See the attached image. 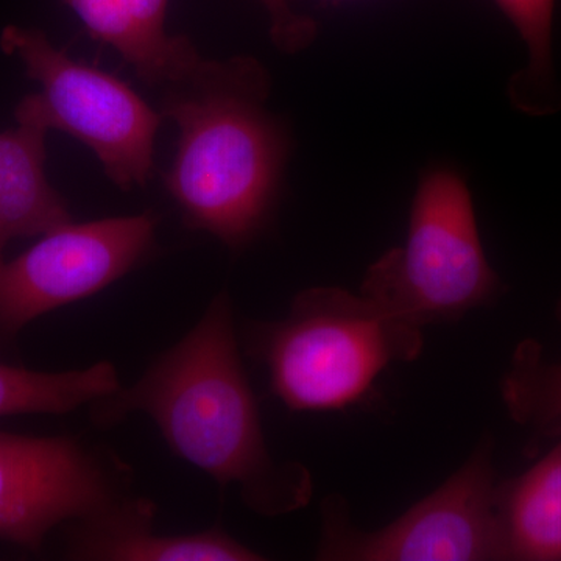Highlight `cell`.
I'll return each instance as SVG.
<instances>
[{"mask_svg": "<svg viewBox=\"0 0 561 561\" xmlns=\"http://www.w3.org/2000/svg\"><path fill=\"white\" fill-rule=\"evenodd\" d=\"M507 560L561 561V440L530 470L497 482Z\"/></svg>", "mask_w": 561, "mask_h": 561, "instance_id": "12", "label": "cell"}, {"mask_svg": "<svg viewBox=\"0 0 561 561\" xmlns=\"http://www.w3.org/2000/svg\"><path fill=\"white\" fill-rule=\"evenodd\" d=\"M268 14L273 44L283 54H300L317 36V24L291 9L289 0H257Z\"/></svg>", "mask_w": 561, "mask_h": 561, "instance_id": "16", "label": "cell"}, {"mask_svg": "<svg viewBox=\"0 0 561 561\" xmlns=\"http://www.w3.org/2000/svg\"><path fill=\"white\" fill-rule=\"evenodd\" d=\"M161 90L162 117L180 131L165 190L187 227L243 249L271 220L289 157L267 110V70L251 57H202Z\"/></svg>", "mask_w": 561, "mask_h": 561, "instance_id": "2", "label": "cell"}, {"mask_svg": "<svg viewBox=\"0 0 561 561\" xmlns=\"http://www.w3.org/2000/svg\"><path fill=\"white\" fill-rule=\"evenodd\" d=\"M0 47L39 84L31 99L50 131L84 144L121 190L146 186L153 175L161 113L125 81L69 58L38 28L9 25Z\"/></svg>", "mask_w": 561, "mask_h": 561, "instance_id": "5", "label": "cell"}, {"mask_svg": "<svg viewBox=\"0 0 561 561\" xmlns=\"http://www.w3.org/2000/svg\"><path fill=\"white\" fill-rule=\"evenodd\" d=\"M133 412L147 413L180 459L221 486H238L257 515L276 518L311 501V471L297 461L279 463L268 453L227 291L139 381L92 402V419L102 426Z\"/></svg>", "mask_w": 561, "mask_h": 561, "instance_id": "1", "label": "cell"}, {"mask_svg": "<svg viewBox=\"0 0 561 561\" xmlns=\"http://www.w3.org/2000/svg\"><path fill=\"white\" fill-rule=\"evenodd\" d=\"M496 476L491 443L440 489L375 531L351 524L339 496L323 504V535L317 559L334 561H490L507 560L496 507Z\"/></svg>", "mask_w": 561, "mask_h": 561, "instance_id": "6", "label": "cell"}, {"mask_svg": "<svg viewBox=\"0 0 561 561\" xmlns=\"http://www.w3.org/2000/svg\"><path fill=\"white\" fill-rule=\"evenodd\" d=\"M91 38L110 46L151 87H165L201 60L187 36L165 32L169 0H62Z\"/></svg>", "mask_w": 561, "mask_h": 561, "instance_id": "11", "label": "cell"}, {"mask_svg": "<svg viewBox=\"0 0 561 561\" xmlns=\"http://www.w3.org/2000/svg\"><path fill=\"white\" fill-rule=\"evenodd\" d=\"M561 317V302H560ZM502 401L516 423L561 431V364L545 360L537 342L519 343L501 382Z\"/></svg>", "mask_w": 561, "mask_h": 561, "instance_id": "15", "label": "cell"}, {"mask_svg": "<svg viewBox=\"0 0 561 561\" xmlns=\"http://www.w3.org/2000/svg\"><path fill=\"white\" fill-rule=\"evenodd\" d=\"M249 343L287 409L327 412L359 402L393 362L415 360L423 334L364 294L313 287L283 320L251 324Z\"/></svg>", "mask_w": 561, "mask_h": 561, "instance_id": "3", "label": "cell"}, {"mask_svg": "<svg viewBox=\"0 0 561 561\" xmlns=\"http://www.w3.org/2000/svg\"><path fill=\"white\" fill-rule=\"evenodd\" d=\"M154 505L122 500L105 512L73 526L69 559L99 561H257L261 553L221 529L184 535H158Z\"/></svg>", "mask_w": 561, "mask_h": 561, "instance_id": "9", "label": "cell"}, {"mask_svg": "<svg viewBox=\"0 0 561 561\" xmlns=\"http://www.w3.org/2000/svg\"><path fill=\"white\" fill-rule=\"evenodd\" d=\"M518 32L527 60L508 83V99L519 113L552 116L561 110V87L553 61L556 0H494Z\"/></svg>", "mask_w": 561, "mask_h": 561, "instance_id": "14", "label": "cell"}, {"mask_svg": "<svg viewBox=\"0 0 561 561\" xmlns=\"http://www.w3.org/2000/svg\"><path fill=\"white\" fill-rule=\"evenodd\" d=\"M121 387L110 362L68 371H36L0 364V416L62 415Z\"/></svg>", "mask_w": 561, "mask_h": 561, "instance_id": "13", "label": "cell"}, {"mask_svg": "<svg viewBox=\"0 0 561 561\" xmlns=\"http://www.w3.org/2000/svg\"><path fill=\"white\" fill-rule=\"evenodd\" d=\"M16 128L0 131V261L16 239L39 238L72 221L46 173L49 133L31 95L16 108Z\"/></svg>", "mask_w": 561, "mask_h": 561, "instance_id": "10", "label": "cell"}, {"mask_svg": "<svg viewBox=\"0 0 561 561\" xmlns=\"http://www.w3.org/2000/svg\"><path fill=\"white\" fill-rule=\"evenodd\" d=\"M122 500L114 476L81 443L0 431V541L39 552L61 524Z\"/></svg>", "mask_w": 561, "mask_h": 561, "instance_id": "8", "label": "cell"}, {"mask_svg": "<svg viewBox=\"0 0 561 561\" xmlns=\"http://www.w3.org/2000/svg\"><path fill=\"white\" fill-rule=\"evenodd\" d=\"M157 220L149 213L61 225L20 256L0 261V337L128 275L146 260Z\"/></svg>", "mask_w": 561, "mask_h": 561, "instance_id": "7", "label": "cell"}, {"mask_svg": "<svg viewBox=\"0 0 561 561\" xmlns=\"http://www.w3.org/2000/svg\"><path fill=\"white\" fill-rule=\"evenodd\" d=\"M497 291L467 181L449 165L427 169L413 195L405 245L368 268L362 294L421 330L460 320Z\"/></svg>", "mask_w": 561, "mask_h": 561, "instance_id": "4", "label": "cell"}]
</instances>
